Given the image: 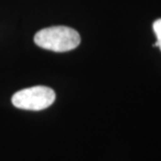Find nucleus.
<instances>
[{
    "label": "nucleus",
    "instance_id": "1",
    "mask_svg": "<svg viewBox=\"0 0 161 161\" xmlns=\"http://www.w3.org/2000/svg\"><path fill=\"white\" fill-rule=\"evenodd\" d=\"M37 46L54 52H66L79 46L80 37L75 30L66 26H53L40 30L34 37Z\"/></svg>",
    "mask_w": 161,
    "mask_h": 161
},
{
    "label": "nucleus",
    "instance_id": "2",
    "mask_svg": "<svg viewBox=\"0 0 161 161\" xmlns=\"http://www.w3.org/2000/svg\"><path fill=\"white\" fill-rule=\"evenodd\" d=\"M56 99L55 92L46 86L23 89L12 97L13 105L21 109L40 111L50 107Z\"/></svg>",
    "mask_w": 161,
    "mask_h": 161
},
{
    "label": "nucleus",
    "instance_id": "3",
    "mask_svg": "<svg viewBox=\"0 0 161 161\" xmlns=\"http://www.w3.org/2000/svg\"><path fill=\"white\" fill-rule=\"evenodd\" d=\"M153 30L157 36V42L154 46L158 47L161 50V19H158L153 23Z\"/></svg>",
    "mask_w": 161,
    "mask_h": 161
}]
</instances>
